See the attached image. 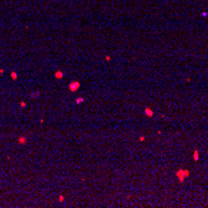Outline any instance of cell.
I'll return each instance as SVG.
<instances>
[{"instance_id": "6da1fadb", "label": "cell", "mask_w": 208, "mask_h": 208, "mask_svg": "<svg viewBox=\"0 0 208 208\" xmlns=\"http://www.w3.org/2000/svg\"><path fill=\"white\" fill-rule=\"evenodd\" d=\"M177 178L179 179V182H183L186 179V177L189 176V171L188 170H184V168H179L178 171H177Z\"/></svg>"}, {"instance_id": "7a4b0ae2", "label": "cell", "mask_w": 208, "mask_h": 208, "mask_svg": "<svg viewBox=\"0 0 208 208\" xmlns=\"http://www.w3.org/2000/svg\"><path fill=\"white\" fill-rule=\"evenodd\" d=\"M80 81H76V80H73L71 81L70 84H69V90L71 91V92H76L77 90H80Z\"/></svg>"}, {"instance_id": "3957f363", "label": "cell", "mask_w": 208, "mask_h": 208, "mask_svg": "<svg viewBox=\"0 0 208 208\" xmlns=\"http://www.w3.org/2000/svg\"><path fill=\"white\" fill-rule=\"evenodd\" d=\"M54 76H55V79L60 80V79H62V77H64V72H62L61 70H57V71L55 72V75H54Z\"/></svg>"}, {"instance_id": "277c9868", "label": "cell", "mask_w": 208, "mask_h": 208, "mask_svg": "<svg viewBox=\"0 0 208 208\" xmlns=\"http://www.w3.org/2000/svg\"><path fill=\"white\" fill-rule=\"evenodd\" d=\"M18 142L20 145H25L28 142V137H25V136H20L19 138H18Z\"/></svg>"}, {"instance_id": "5b68a950", "label": "cell", "mask_w": 208, "mask_h": 208, "mask_svg": "<svg viewBox=\"0 0 208 208\" xmlns=\"http://www.w3.org/2000/svg\"><path fill=\"white\" fill-rule=\"evenodd\" d=\"M145 115L148 116V117H152V116H153V111L151 110L150 107H147V109H145Z\"/></svg>"}, {"instance_id": "8992f818", "label": "cell", "mask_w": 208, "mask_h": 208, "mask_svg": "<svg viewBox=\"0 0 208 208\" xmlns=\"http://www.w3.org/2000/svg\"><path fill=\"white\" fill-rule=\"evenodd\" d=\"M30 96H31L33 98H37L39 96H40V91H34V92L30 94Z\"/></svg>"}, {"instance_id": "52a82bcc", "label": "cell", "mask_w": 208, "mask_h": 208, "mask_svg": "<svg viewBox=\"0 0 208 208\" xmlns=\"http://www.w3.org/2000/svg\"><path fill=\"white\" fill-rule=\"evenodd\" d=\"M10 77H11V80H18V72L11 71L10 72Z\"/></svg>"}, {"instance_id": "ba28073f", "label": "cell", "mask_w": 208, "mask_h": 208, "mask_svg": "<svg viewBox=\"0 0 208 208\" xmlns=\"http://www.w3.org/2000/svg\"><path fill=\"white\" fill-rule=\"evenodd\" d=\"M198 155H199V153H198V151L196 150V151L193 152V159H194V161H198V158H199V156H198Z\"/></svg>"}, {"instance_id": "9c48e42d", "label": "cell", "mask_w": 208, "mask_h": 208, "mask_svg": "<svg viewBox=\"0 0 208 208\" xmlns=\"http://www.w3.org/2000/svg\"><path fill=\"white\" fill-rule=\"evenodd\" d=\"M82 102H84V97H77L76 98V103H77V105H80V103H82Z\"/></svg>"}, {"instance_id": "30bf717a", "label": "cell", "mask_w": 208, "mask_h": 208, "mask_svg": "<svg viewBox=\"0 0 208 208\" xmlns=\"http://www.w3.org/2000/svg\"><path fill=\"white\" fill-rule=\"evenodd\" d=\"M20 107H21V109H25V107H26V102H25V101H21V102H20Z\"/></svg>"}, {"instance_id": "8fae6325", "label": "cell", "mask_w": 208, "mask_h": 208, "mask_svg": "<svg viewBox=\"0 0 208 208\" xmlns=\"http://www.w3.org/2000/svg\"><path fill=\"white\" fill-rule=\"evenodd\" d=\"M64 199H65L64 196H59V201H60V202H64Z\"/></svg>"}, {"instance_id": "7c38bea8", "label": "cell", "mask_w": 208, "mask_h": 208, "mask_svg": "<svg viewBox=\"0 0 208 208\" xmlns=\"http://www.w3.org/2000/svg\"><path fill=\"white\" fill-rule=\"evenodd\" d=\"M105 60H106V61H110L111 57H110V56H105Z\"/></svg>"}, {"instance_id": "4fadbf2b", "label": "cell", "mask_w": 208, "mask_h": 208, "mask_svg": "<svg viewBox=\"0 0 208 208\" xmlns=\"http://www.w3.org/2000/svg\"><path fill=\"white\" fill-rule=\"evenodd\" d=\"M4 73V69H0V75H3Z\"/></svg>"}]
</instances>
